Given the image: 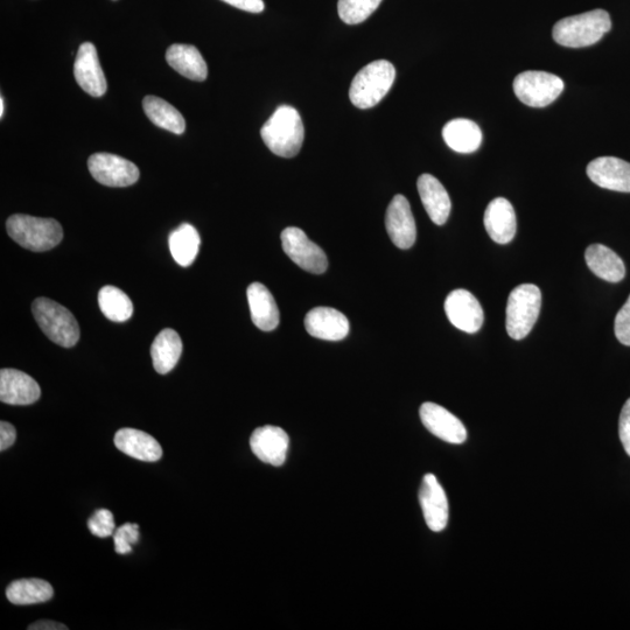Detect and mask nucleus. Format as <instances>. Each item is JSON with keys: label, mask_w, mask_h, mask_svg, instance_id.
<instances>
[{"label": "nucleus", "mask_w": 630, "mask_h": 630, "mask_svg": "<svg viewBox=\"0 0 630 630\" xmlns=\"http://www.w3.org/2000/svg\"><path fill=\"white\" fill-rule=\"evenodd\" d=\"M263 142L278 157L293 158L299 153L305 138V129L299 112L282 105L277 108L261 130Z\"/></svg>", "instance_id": "nucleus-1"}, {"label": "nucleus", "mask_w": 630, "mask_h": 630, "mask_svg": "<svg viewBox=\"0 0 630 630\" xmlns=\"http://www.w3.org/2000/svg\"><path fill=\"white\" fill-rule=\"evenodd\" d=\"M611 28L608 12L594 10L559 20L552 34L560 46L583 48L597 44Z\"/></svg>", "instance_id": "nucleus-2"}, {"label": "nucleus", "mask_w": 630, "mask_h": 630, "mask_svg": "<svg viewBox=\"0 0 630 630\" xmlns=\"http://www.w3.org/2000/svg\"><path fill=\"white\" fill-rule=\"evenodd\" d=\"M6 229L14 242L35 252L51 250L63 238V230L58 221L24 214L12 215L6 222Z\"/></svg>", "instance_id": "nucleus-3"}, {"label": "nucleus", "mask_w": 630, "mask_h": 630, "mask_svg": "<svg viewBox=\"0 0 630 630\" xmlns=\"http://www.w3.org/2000/svg\"><path fill=\"white\" fill-rule=\"evenodd\" d=\"M396 69L387 60L369 63L356 74L350 86V101L359 109H369L380 103L394 84Z\"/></svg>", "instance_id": "nucleus-4"}, {"label": "nucleus", "mask_w": 630, "mask_h": 630, "mask_svg": "<svg viewBox=\"0 0 630 630\" xmlns=\"http://www.w3.org/2000/svg\"><path fill=\"white\" fill-rule=\"evenodd\" d=\"M32 312L41 331L56 345L70 348L80 340V326L72 312L48 298L34 300Z\"/></svg>", "instance_id": "nucleus-5"}, {"label": "nucleus", "mask_w": 630, "mask_h": 630, "mask_svg": "<svg viewBox=\"0 0 630 630\" xmlns=\"http://www.w3.org/2000/svg\"><path fill=\"white\" fill-rule=\"evenodd\" d=\"M542 307V293L536 285L523 284L511 291L506 327L511 339L522 340L534 328Z\"/></svg>", "instance_id": "nucleus-6"}, {"label": "nucleus", "mask_w": 630, "mask_h": 630, "mask_svg": "<svg viewBox=\"0 0 630 630\" xmlns=\"http://www.w3.org/2000/svg\"><path fill=\"white\" fill-rule=\"evenodd\" d=\"M564 82L560 77L528 70L516 76L514 91L518 100L532 108L548 107L563 93Z\"/></svg>", "instance_id": "nucleus-7"}, {"label": "nucleus", "mask_w": 630, "mask_h": 630, "mask_svg": "<svg viewBox=\"0 0 630 630\" xmlns=\"http://www.w3.org/2000/svg\"><path fill=\"white\" fill-rule=\"evenodd\" d=\"M280 238L285 254L299 268L314 275H321L327 270L328 261L324 250L312 242L303 230L296 227L286 228Z\"/></svg>", "instance_id": "nucleus-8"}, {"label": "nucleus", "mask_w": 630, "mask_h": 630, "mask_svg": "<svg viewBox=\"0 0 630 630\" xmlns=\"http://www.w3.org/2000/svg\"><path fill=\"white\" fill-rule=\"evenodd\" d=\"M93 178L108 187H128L139 179L138 167L122 157L111 153H95L88 160Z\"/></svg>", "instance_id": "nucleus-9"}, {"label": "nucleus", "mask_w": 630, "mask_h": 630, "mask_svg": "<svg viewBox=\"0 0 630 630\" xmlns=\"http://www.w3.org/2000/svg\"><path fill=\"white\" fill-rule=\"evenodd\" d=\"M445 312L454 327L469 334L479 332L485 320L479 300L466 290H455L448 294Z\"/></svg>", "instance_id": "nucleus-10"}, {"label": "nucleus", "mask_w": 630, "mask_h": 630, "mask_svg": "<svg viewBox=\"0 0 630 630\" xmlns=\"http://www.w3.org/2000/svg\"><path fill=\"white\" fill-rule=\"evenodd\" d=\"M385 227L392 243L399 249H410L416 242L417 227L410 203L398 194L390 202L385 215Z\"/></svg>", "instance_id": "nucleus-11"}, {"label": "nucleus", "mask_w": 630, "mask_h": 630, "mask_svg": "<svg viewBox=\"0 0 630 630\" xmlns=\"http://www.w3.org/2000/svg\"><path fill=\"white\" fill-rule=\"evenodd\" d=\"M420 419L434 436L450 444H464L467 430L461 420L436 403L427 402L420 406Z\"/></svg>", "instance_id": "nucleus-12"}, {"label": "nucleus", "mask_w": 630, "mask_h": 630, "mask_svg": "<svg viewBox=\"0 0 630 630\" xmlns=\"http://www.w3.org/2000/svg\"><path fill=\"white\" fill-rule=\"evenodd\" d=\"M74 76L77 84L93 97H101L107 93L108 83L96 47L91 42H84L77 52L74 63Z\"/></svg>", "instance_id": "nucleus-13"}, {"label": "nucleus", "mask_w": 630, "mask_h": 630, "mask_svg": "<svg viewBox=\"0 0 630 630\" xmlns=\"http://www.w3.org/2000/svg\"><path fill=\"white\" fill-rule=\"evenodd\" d=\"M419 502L427 527L434 532L443 531L447 527L450 509L445 490L433 474L424 476L419 489Z\"/></svg>", "instance_id": "nucleus-14"}, {"label": "nucleus", "mask_w": 630, "mask_h": 630, "mask_svg": "<svg viewBox=\"0 0 630 630\" xmlns=\"http://www.w3.org/2000/svg\"><path fill=\"white\" fill-rule=\"evenodd\" d=\"M289 444V436L278 426L258 427L250 438L251 451L256 457L265 464L275 467L284 465Z\"/></svg>", "instance_id": "nucleus-15"}, {"label": "nucleus", "mask_w": 630, "mask_h": 630, "mask_svg": "<svg viewBox=\"0 0 630 630\" xmlns=\"http://www.w3.org/2000/svg\"><path fill=\"white\" fill-rule=\"evenodd\" d=\"M587 175L595 185L609 191L630 193V164L615 157H600L587 166Z\"/></svg>", "instance_id": "nucleus-16"}, {"label": "nucleus", "mask_w": 630, "mask_h": 630, "mask_svg": "<svg viewBox=\"0 0 630 630\" xmlns=\"http://www.w3.org/2000/svg\"><path fill=\"white\" fill-rule=\"evenodd\" d=\"M41 396L40 385L17 369L0 371V401L10 405H31Z\"/></svg>", "instance_id": "nucleus-17"}, {"label": "nucleus", "mask_w": 630, "mask_h": 630, "mask_svg": "<svg viewBox=\"0 0 630 630\" xmlns=\"http://www.w3.org/2000/svg\"><path fill=\"white\" fill-rule=\"evenodd\" d=\"M304 322L308 334L320 340L340 341L349 333L346 315L331 307L313 308Z\"/></svg>", "instance_id": "nucleus-18"}, {"label": "nucleus", "mask_w": 630, "mask_h": 630, "mask_svg": "<svg viewBox=\"0 0 630 630\" xmlns=\"http://www.w3.org/2000/svg\"><path fill=\"white\" fill-rule=\"evenodd\" d=\"M483 223L494 242L507 244L514 240L517 229L516 214L513 205L507 199L497 198L490 202L483 216Z\"/></svg>", "instance_id": "nucleus-19"}, {"label": "nucleus", "mask_w": 630, "mask_h": 630, "mask_svg": "<svg viewBox=\"0 0 630 630\" xmlns=\"http://www.w3.org/2000/svg\"><path fill=\"white\" fill-rule=\"evenodd\" d=\"M420 199L433 223L443 226L450 216L452 203L445 187L431 174L420 175L417 182Z\"/></svg>", "instance_id": "nucleus-20"}, {"label": "nucleus", "mask_w": 630, "mask_h": 630, "mask_svg": "<svg viewBox=\"0 0 630 630\" xmlns=\"http://www.w3.org/2000/svg\"><path fill=\"white\" fill-rule=\"evenodd\" d=\"M115 445L133 459L156 462L163 457V448L149 433L125 427L116 433Z\"/></svg>", "instance_id": "nucleus-21"}, {"label": "nucleus", "mask_w": 630, "mask_h": 630, "mask_svg": "<svg viewBox=\"0 0 630 630\" xmlns=\"http://www.w3.org/2000/svg\"><path fill=\"white\" fill-rule=\"evenodd\" d=\"M251 319L261 331L271 332L279 325V310L268 287L252 283L247 290Z\"/></svg>", "instance_id": "nucleus-22"}, {"label": "nucleus", "mask_w": 630, "mask_h": 630, "mask_svg": "<svg viewBox=\"0 0 630 630\" xmlns=\"http://www.w3.org/2000/svg\"><path fill=\"white\" fill-rule=\"evenodd\" d=\"M585 261L595 276L609 283H619L626 276V266L619 255L602 244L586 249Z\"/></svg>", "instance_id": "nucleus-23"}, {"label": "nucleus", "mask_w": 630, "mask_h": 630, "mask_svg": "<svg viewBox=\"0 0 630 630\" xmlns=\"http://www.w3.org/2000/svg\"><path fill=\"white\" fill-rule=\"evenodd\" d=\"M166 61L179 74L192 81L207 79L208 67L199 49L191 45L175 44L167 49Z\"/></svg>", "instance_id": "nucleus-24"}, {"label": "nucleus", "mask_w": 630, "mask_h": 630, "mask_svg": "<svg viewBox=\"0 0 630 630\" xmlns=\"http://www.w3.org/2000/svg\"><path fill=\"white\" fill-rule=\"evenodd\" d=\"M182 341L174 329L166 328L154 339L151 347L153 367L157 373L165 375L177 366L182 354Z\"/></svg>", "instance_id": "nucleus-25"}, {"label": "nucleus", "mask_w": 630, "mask_h": 630, "mask_svg": "<svg viewBox=\"0 0 630 630\" xmlns=\"http://www.w3.org/2000/svg\"><path fill=\"white\" fill-rule=\"evenodd\" d=\"M445 143L455 152L472 153L482 143V131L479 125L469 119L458 118L444 126Z\"/></svg>", "instance_id": "nucleus-26"}, {"label": "nucleus", "mask_w": 630, "mask_h": 630, "mask_svg": "<svg viewBox=\"0 0 630 630\" xmlns=\"http://www.w3.org/2000/svg\"><path fill=\"white\" fill-rule=\"evenodd\" d=\"M51 584L42 579H20L13 581L6 590V597L17 606L44 604L53 598Z\"/></svg>", "instance_id": "nucleus-27"}, {"label": "nucleus", "mask_w": 630, "mask_h": 630, "mask_svg": "<svg viewBox=\"0 0 630 630\" xmlns=\"http://www.w3.org/2000/svg\"><path fill=\"white\" fill-rule=\"evenodd\" d=\"M172 257L182 268L191 266L199 254L201 238L192 224L184 223L168 238Z\"/></svg>", "instance_id": "nucleus-28"}, {"label": "nucleus", "mask_w": 630, "mask_h": 630, "mask_svg": "<svg viewBox=\"0 0 630 630\" xmlns=\"http://www.w3.org/2000/svg\"><path fill=\"white\" fill-rule=\"evenodd\" d=\"M143 108L146 116L158 128L175 133V135H182L185 132L184 116L163 98L146 96L143 101Z\"/></svg>", "instance_id": "nucleus-29"}, {"label": "nucleus", "mask_w": 630, "mask_h": 630, "mask_svg": "<svg viewBox=\"0 0 630 630\" xmlns=\"http://www.w3.org/2000/svg\"><path fill=\"white\" fill-rule=\"evenodd\" d=\"M98 305L104 317L114 322L128 321L133 314L131 299L116 286L107 285L98 293Z\"/></svg>", "instance_id": "nucleus-30"}, {"label": "nucleus", "mask_w": 630, "mask_h": 630, "mask_svg": "<svg viewBox=\"0 0 630 630\" xmlns=\"http://www.w3.org/2000/svg\"><path fill=\"white\" fill-rule=\"evenodd\" d=\"M382 0H339V17L348 25H357L367 20L380 6Z\"/></svg>", "instance_id": "nucleus-31"}, {"label": "nucleus", "mask_w": 630, "mask_h": 630, "mask_svg": "<svg viewBox=\"0 0 630 630\" xmlns=\"http://www.w3.org/2000/svg\"><path fill=\"white\" fill-rule=\"evenodd\" d=\"M88 528L91 534L100 537L107 538L115 534L116 524L114 515L108 509H100L95 511V514L89 518Z\"/></svg>", "instance_id": "nucleus-32"}, {"label": "nucleus", "mask_w": 630, "mask_h": 630, "mask_svg": "<svg viewBox=\"0 0 630 630\" xmlns=\"http://www.w3.org/2000/svg\"><path fill=\"white\" fill-rule=\"evenodd\" d=\"M139 539V525L125 523L115 530L114 542L118 555H126L132 551V545Z\"/></svg>", "instance_id": "nucleus-33"}, {"label": "nucleus", "mask_w": 630, "mask_h": 630, "mask_svg": "<svg viewBox=\"0 0 630 630\" xmlns=\"http://www.w3.org/2000/svg\"><path fill=\"white\" fill-rule=\"evenodd\" d=\"M614 332L622 345L630 347V296L626 304L616 314Z\"/></svg>", "instance_id": "nucleus-34"}, {"label": "nucleus", "mask_w": 630, "mask_h": 630, "mask_svg": "<svg viewBox=\"0 0 630 630\" xmlns=\"http://www.w3.org/2000/svg\"><path fill=\"white\" fill-rule=\"evenodd\" d=\"M619 436L623 448L630 457V398L623 405L619 420Z\"/></svg>", "instance_id": "nucleus-35"}, {"label": "nucleus", "mask_w": 630, "mask_h": 630, "mask_svg": "<svg viewBox=\"0 0 630 630\" xmlns=\"http://www.w3.org/2000/svg\"><path fill=\"white\" fill-rule=\"evenodd\" d=\"M17 432L14 426L10 423H0V451L4 452L7 448H10L16 443Z\"/></svg>", "instance_id": "nucleus-36"}, {"label": "nucleus", "mask_w": 630, "mask_h": 630, "mask_svg": "<svg viewBox=\"0 0 630 630\" xmlns=\"http://www.w3.org/2000/svg\"><path fill=\"white\" fill-rule=\"evenodd\" d=\"M222 2L251 13H261L265 7L263 0H222Z\"/></svg>", "instance_id": "nucleus-37"}, {"label": "nucleus", "mask_w": 630, "mask_h": 630, "mask_svg": "<svg viewBox=\"0 0 630 630\" xmlns=\"http://www.w3.org/2000/svg\"><path fill=\"white\" fill-rule=\"evenodd\" d=\"M28 629L30 630H67L68 627H66L65 625H62V623H59V622L45 620V621H38V622L33 623V625L28 627Z\"/></svg>", "instance_id": "nucleus-38"}, {"label": "nucleus", "mask_w": 630, "mask_h": 630, "mask_svg": "<svg viewBox=\"0 0 630 630\" xmlns=\"http://www.w3.org/2000/svg\"><path fill=\"white\" fill-rule=\"evenodd\" d=\"M5 105H4V98L3 96L0 97V117L4 116V110H5Z\"/></svg>", "instance_id": "nucleus-39"}]
</instances>
